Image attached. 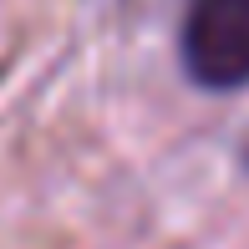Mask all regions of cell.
I'll use <instances>...</instances> for the list:
<instances>
[{
    "label": "cell",
    "instance_id": "6da1fadb",
    "mask_svg": "<svg viewBox=\"0 0 249 249\" xmlns=\"http://www.w3.org/2000/svg\"><path fill=\"white\" fill-rule=\"evenodd\" d=\"M183 66L198 87L234 92L249 82V0H194L183 20Z\"/></svg>",
    "mask_w": 249,
    "mask_h": 249
},
{
    "label": "cell",
    "instance_id": "7a4b0ae2",
    "mask_svg": "<svg viewBox=\"0 0 249 249\" xmlns=\"http://www.w3.org/2000/svg\"><path fill=\"white\" fill-rule=\"evenodd\" d=\"M244 168H249V138H244Z\"/></svg>",
    "mask_w": 249,
    "mask_h": 249
}]
</instances>
